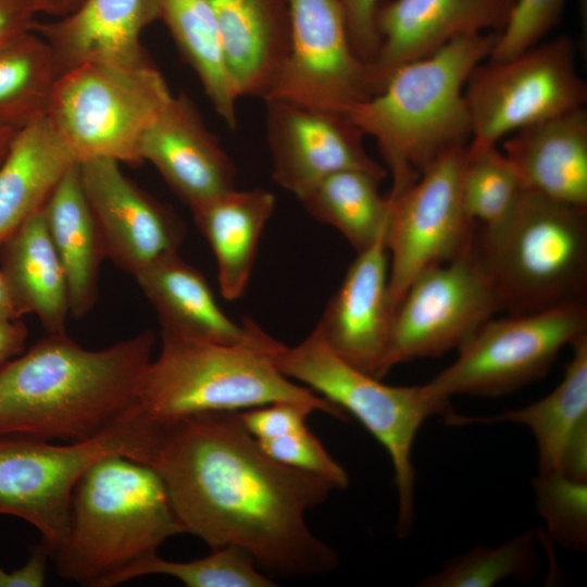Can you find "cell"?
Wrapping results in <instances>:
<instances>
[{
  "label": "cell",
  "mask_w": 587,
  "mask_h": 587,
  "mask_svg": "<svg viewBox=\"0 0 587 587\" xmlns=\"http://www.w3.org/2000/svg\"><path fill=\"white\" fill-rule=\"evenodd\" d=\"M146 464L161 477L184 532L211 549L246 550L261 571L311 577L338 566L307 513L338 489L267 455L239 412L153 421Z\"/></svg>",
  "instance_id": "1"
},
{
  "label": "cell",
  "mask_w": 587,
  "mask_h": 587,
  "mask_svg": "<svg viewBox=\"0 0 587 587\" xmlns=\"http://www.w3.org/2000/svg\"><path fill=\"white\" fill-rule=\"evenodd\" d=\"M155 344L150 329L98 350L48 334L0 366V435L98 437L137 404Z\"/></svg>",
  "instance_id": "2"
},
{
  "label": "cell",
  "mask_w": 587,
  "mask_h": 587,
  "mask_svg": "<svg viewBox=\"0 0 587 587\" xmlns=\"http://www.w3.org/2000/svg\"><path fill=\"white\" fill-rule=\"evenodd\" d=\"M499 33L459 37L398 67L382 90L345 115L376 140L392 177L388 196L412 185L442 153L472 137L464 88L489 57Z\"/></svg>",
  "instance_id": "3"
},
{
  "label": "cell",
  "mask_w": 587,
  "mask_h": 587,
  "mask_svg": "<svg viewBox=\"0 0 587 587\" xmlns=\"http://www.w3.org/2000/svg\"><path fill=\"white\" fill-rule=\"evenodd\" d=\"M184 533L159 474L146 463L112 454L77 482L67 534L50 559L63 579L113 587L122 572Z\"/></svg>",
  "instance_id": "4"
},
{
  "label": "cell",
  "mask_w": 587,
  "mask_h": 587,
  "mask_svg": "<svg viewBox=\"0 0 587 587\" xmlns=\"http://www.w3.org/2000/svg\"><path fill=\"white\" fill-rule=\"evenodd\" d=\"M274 341L265 332L254 342L235 345L161 332V349L142 375L136 407L157 422L276 402L303 403L342 419L339 408L277 369L270 354Z\"/></svg>",
  "instance_id": "5"
},
{
  "label": "cell",
  "mask_w": 587,
  "mask_h": 587,
  "mask_svg": "<svg viewBox=\"0 0 587 587\" xmlns=\"http://www.w3.org/2000/svg\"><path fill=\"white\" fill-rule=\"evenodd\" d=\"M472 253L507 314L586 303L587 209L526 191L512 213L474 235Z\"/></svg>",
  "instance_id": "6"
},
{
  "label": "cell",
  "mask_w": 587,
  "mask_h": 587,
  "mask_svg": "<svg viewBox=\"0 0 587 587\" xmlns=\"http://www.w3.org/2000/svg\"><path fill=\"white\" fill-rule=\"evenodd\" d=\"M270 354L285 376L352 414L385 448L397 488V533L408 535L414 517L413 444L428 417L451 414L449 400L437 397L426 384H384L336 354L315 327L292 347L275 340Z\"/></svg>",
  "instance_id": "7"
},
{
  "label": "cell",
  "mask_w": 587,
  "mask_h": 587,
  "mask_svg": "<svg viewBox=\"0 0 587 587\" xmlns=\"http://www.w3.org/2000/svg\"><path fill=\"white\" fill-rule=\"evenodd\" d=\"M153 422L135 407L96 438L53 444L23 435H0V514L30 524L50 554L70 526L73 492L98 460L120 454L145 463Z\"/></svg>",
  "instance_id": "8"
},
{
  "label": "cell",
  "mask_w": 587,
  "mask_h": 587,
  "mask_svg": "<svg viewBox=\"0 0 587 587\" xmlns=\"http://www.w3.org/2000/svg\"><path fill=\"white\" fill-rule=\"evenodd\" d=\"M152 63L85 64L58 77L47 121L76 163L109 159L141 163L140 141L172 98Z\"/></svg>",
  "instance_id": "9"
},
{
  "label": "cell",
  "mask_w": 587,
  "mask_h": 587,
  "mask_svg": "<svg viewBox=\"0 0 587 587\" xmlns=\"http://www.w3.org/2000/svg\"><path fill=\"white\" fill-rule=\"evenodd\" d=\"M587 332V305L489 319L428 383L437 397L507 395L545 376L565 345Z\"/></svg>",
  "instance_id": "10"
},
{
  "label": "cell",
  "mask_w": 587,
  "mask_h": 587,
  "mask_svg": "<svg viewBox=\"0 0 587 587\" xmlns=\"http://www.w3.org/2000/svg\"><path fill=\"white\" fill-rule=\"evenodd\" d=\"M471 140L497 145L529 125L584 107L587 85L567 37L537 43L507 60L477 64L465 88Z\"/></svg>",
  "instance_id": "11"
},
{
  "label": "cell",
  "mask_w": 587,
  "mask_h": 587,
  "mask_svg": "<svg viewBox=\"0 0 587 587\" xmlns=\"http://www.w3.org/2000/svg\"><path fill=\"white\" fill-rule=\"evenodd\" d=\"M466 148L467 143L446 151L416 182L387 197L390 213L385 241L394 312L421 272L472 249L475 222L465 213L462 200Z\"/></svg>",
  "instance_id": "12"
},
{
  "label": "cell",
  "mask_w": 587,
  "mask_h": 587,
  "mask_svg": "<svg viewBox=\"0 0 587 587\" xmlns=\"http://www.w3.org/2000/svg\"><path fill=\"white\" fill-rule=\"evenodd\" d=\"M497 312L495 295L472 249L424 270L394 312L378 378L401 363L459 349Z\"/></svg>",
  "instance_id": "13"
},
{
  "label": "cell",
  "mask_w": 587,
  "mask_h": 587,
  "mask_svg": "<svg viewBox=\"0 0 587 587\" xmlns=\"http://www.w3.org/2000/svg\"><path fill=\"white\" fill-rule=\"evenodd\" d=\"M287 59L263 100L345 114L373 96L369 64L354 52L338 0H288Z\"/></svg>",
  "instance_id": "14"
},
{
  "label": "cell",
  "mask_w": 587,
  "mask_h": 587,
  "mask_svg": "<svg viewBox=\"0 0 587 587\" xmlns=\"http://www.w3.org/2000/svg\"><path fill=\"white\" fill-rule=\"evenodd\" d=\"M264 101L272 177L296 198L339 171L386 178L387 170L364 147V134L345 114L279 99Z\"/></svg>",
  "instance_id": "15"
},
{
  "label": "cell",
  "mask_w": 587,
  "mask_h": 587,
  "mask_svg": "<svg viewBox=\"0 0 587 587\" xmlns=\"http://www.w3.org/2000/svg\"><path fill=\"white\" fill-rule=\"evenodd\" d=\"M86 199L100 230L105 255L132 276L153 261L178 252L184 222L128 178L109 159L78 163Z\"/></svg>",
  "instance_id": "16"
},
{
  "label": "cell",
  "mask_w": 587,
  "mask_h": 587,
  "mask_svg": "<svg viewBox=\"0 0 587 587\" xmlns=\"http://www.w3.org/2000/svg\"><path fill=\"white\" fill-rule=\"evenodd\" d=\"M514 0H392L375 15L379 40L369 64L373 95L401 65L427 57L450 41L500 33Z\"/></svg>",
  "instance_id": "17"
},
{
  "label": "cell",
  "mask_w": 587,
  "mask_h": 587,
  "mask_svg": "<svg viewBox=\"0 0 587 587\" xmlns=\"http://www.w3.org/2000/svg\"><path fill=\"white\" fill-rule=\"evenodd\" d=\"M139 154L190 211L236 188L232 159L183 92L172 96L147 129Z\"/></svg>",
  "instance_id": "18"
},
{
  "label": "cell",
  "mask_w": 587,
  "mask_h": 587,
  "mask_svg": "<svg viewBox=\"0 0 587 587\" xmlns=\"http://www.w3.org/2000/svg\"><path fill=\"white\" fill-rule=\"evenodd\" d=\"M388 267L384 234L358 253L315 326L336 354L376 378L394 316Z\"/></svg>",
  "instance_id": "19"
},
{
  "label": "cell",
  "mask_w": 587,
  "mask_h": 587,
  "mask_svg": "<svg viewBox=\"0 0 587 587\" xmlns=\"http://www.w3.org/2000/svg\"><path fill=\"white\" fill-rule=\"evenodd\" d=\"M161 18L160 0H83L71 13L34 24L47 42L58 77L85 65L138 67L151 63L140 42Z\"/></svg>",
  "instance_id": "20"
},
{
  "label": "cell",
  "mask_w": 587,
  "mask_h": 587,
  "mask_svg": "<svg viewBox=\"0 0 587 587\" xmlns=\"http://www.w3.org/2000/svg\"><path fill=\"white\" fill-rule=\"evenodd\" d=\"M561 383L546 397L488 417L454 414L451 423L510 422L526 426L536 440L538 474L587 482V332L571 345Z\"/></svg>",
  "instance_id": "21"
},
{
  "label": "cell",
  "mask_w": 587,
  "mask_h": 587,
  "mask_svg": "<svg viewBox=\"0 0 587 587\" xmlns=\"http://www.w3.org/2000/svg\"><path fill=\"white\" fill-rule=\"evenodd\" d=\"M133 277L153 308L161 332L223 345L254 342L264 332L250 319L238 324L227 316L204 275L178 252L153 261Z\"/></svg>",
  "instance_id": "22"
},
{
  "label": "cell",
  "mask_w": 587,
  "mask_h": 587,
  "mask_svg": "<svg viewBox=\"0 0 587 587\" xmlns=\"http://www.w3.org/2000/svg\"><path fill=\"white\" fill-rule=\"evenodd\" d=\"M502 148L526 191L587 209L584 107L509 135Z\"/></svg>",
  "instance_id": "23"
},
{
  "label": "cell",
  "mask_w": 587,
  "mask_h": 587,
  "mask_svg": "<svg viewBox=\"0 0 587 587\" xmlns=\"http://www.w3.org/2000/svg\"><path fill=\"white\" fill-rule=\"evenodd\" d=\"M238 97L272 89L290 43L288 0H209Z\"/></svg>",
  "instance_id": "24"
},
{
  "label": "cell",
  "mask_w": 587,
  "mask_h": 587,
  "mask_svg": "<svg viewBox=\"0 0 587 587\" xmlns=\"http://www.w3.org/2000/svg\"><path fill=\"white\" fill-rule=\"evenodd\" d=\"M0 271L21 316L34 314L48 334H66L71 315L67 282L43 208L0 245Z\"/></svg>",
  "instance_id": "25"
},
{
  "label": "cell",
  "mask_w": 587,
  "mask_h": 587,
  "mask_svg": "<svg viewBox=\"0 0 587 587\" xmlns=\"http://www.w3.org/2000/svg\"><path fill=\"white\" fill-rule=\"evenodd\" d=\"M274 210L271 191L235 188L191 211L215 258L225 299L237 300L246 292L261 236Z\"/></svg>",
  "instance_id": "26"
},
{
  "label": "cell",
  "mask_w": 587,
  "mask_h": 587,
  "mask_svg": "<svg viewBox=\"0 0 587 587\" xmlns=\"http://www.w3.org/2000/svg\"><path fill=\"white\" fill-rule=\"evenodd\" d=\"M47 228L67 282L71 316L93 307L105 255L102 237L82 187L78 163L60 180L43 207Z\"/></svg>",
  "instance_id": "27"
},
{
  "label": "cell",
  "mask_w": 587,
  "mask_h": 587,
  "mask_svg": "<svg viewBox=\"0 0 587 587\" xmlns=\"http://www.w3.org/2000/svg\"><path fill=\"white\" fill-rule=\"evenodd\" d=\"M74 164L46 117L16 132L0 163V245L45 207Z\"/></svg>",
  "instance_id": "28"
},
{
  "label": "cell",
  "mask_w": 587,
  "mask_h": 587,
  "mask_svg": "<svg viewBox=\"0 0 587 587\" xmlns=\"http://www.w3.org/2000/svg\"><path fill=\"white\" fill-rule=\"evenodd\" d=\"M384 179L365 171H339L297 199L312 217L337 229L359 253L386 232L390 202L378 191Z\"/></svg>",
  "instance_id": "29"
},
{
  "label": "cell",
  "mask_w": 587,
  "mask_h": 587,
  "mask_svg": "<svg viewBox=\"0 0 587 587\" xmlns=\"http://www.w3.org/2000/svg\"><path fill=\"white\" fill-rule=\"evenodd\" d=\"M161 21L197 74L214 110L234 129L239 99L226 67L209 0H160Z\"/></svg>",
  "instance_id": "30"
},
{
  "label": "cell",
  "mask_w": 587,
  "mask_h": 587,
  "mask_svg": "<svg viewBox=\"0 0 587 587\" xmlns=\"http://www.w3.org/2000/svg\"><path fill=\"white\" fill-rule=\"evenodd\" d=\"M58 74L36 32L0 47V125L20 130L47 116Z\"/></svg>",
  "instance_id": "31"
},
{
  "label": "cell",
  "mask_w": 587,
  "mask_h": 587,
  "mask_svg": "<svg viewBox=\"0 0 587 587\" xmlns=\"http://www.w3.org/2000/svg\"><path fill=\"white\" fill-rule=\"evenodd\" d=\"M526 190L511 162L497 145L470 140L462 176L465 213L483 226L507 218Z\"/></svg>",
  "instance_id": "32"
},
{
  "label": "cell",
  "mask_w": 587,
  "mask_h": 587,
  "mask_svg": "<svg viewBox=\"0 0 587 587\" xmlns=\"http://www.w3.org/2000/svg\"><path fill=\"white\" fill-rule=\"evenodd\" d=\"M534 530H526L498 546H478L450 559L422 587H490L504 579H530L538 570Z\"/></svg>",
  "instance_id": "33"
},
{
  "label": "cell",
  "mask_w": 587,
  "mask_h": 587,
  "mask_svg": "<svg viewBox=\"0 0 587 587\" xmlns=\"http://www.w3.org/2000/svg\"><path fill=\"white\" fill-rule=\"evenodd\" d=\"M145 575L171 576L188 587L276 586L246 550L235 546L211 549L207 557L187 562L170 561L154 554L122 572L114 586Z\"/></svg>",
  "instance_id": "34"
},
{
  "label": "cell",
  "mask_w": 587,
  "mask_h": 587,
  "mask_svg": "<svg viewBox=\"0 0 587 587\" xmlns=\"http://www.w3.org/2000/svg\"><path fill=\"white\" fill-rule=\"evenodd\" d=\"M532 482L547 534L565 549L583 551L587 545V482L562 474H537Z\"/></svg>",
  "instance_id": "35"
},
{
  "label": "cell",
  "mask_w": 587,
  "mask_h": 587,
  "mask_svg": "<svg viewBox=\"0 0 587 587\" xmlns=\"http://www.w3.org/2000/svg\"><path fill=\"white\" fill-rule=\"evenodd\" d=\"M565 0H514L489 54L507 60L539 43L557 23Z\"/></svg>",
  "instance_id": "36"
},
{
  "label": "cell",
  "mask_w": 587,
  "mask_h": 587,
  "mask_svg": "<svg viewBox=\"0 0 587 587\" xmlns=\"http://www.w3.org/2000/svg\"><path fill=\"white\" fill-rule=\"evenodd\" d=\"M257 441L267 455L284 465L322 476L334 483L338 489H344L349 484L347 471L330 457L308 427Z\"/></svg>",
  "instance_id": "37"
},
{
  "label": "cell",
  "mask_w": 587,
  "mask_h": 587,
  "mask_svg": "<svg viewBox=\"0 0 587 587\" xmlns=\"http://www.w3.org/2000/svg\"><path fill=\"white\" fill-rule=\"evenodd\" d=\"M316 410L297 402H276L240 411L246 429L257 439L280 437L307 428L308 416Z\"/></svg>",
  "instance_id": "38"
},
{
  "label": "cell",
  "mask_w": 587,
  "mask_h": 587,
  "mask_svg": "<svg viewBox=\"0 0 587 587\" xmlns=\"http://www.w3.org/2000/svg\"><path fill=\"white\" fill-rule=\"evenodd\" d=\"M347 24L352 48L357 55L370 64L378 50L375 15L379 0H338Z\"/></svg>",
  "instance_id": "39"
},
{
  "label": "cell",
  "mask_w": 587,
  "mask_h": 587,
  "mask_svg": "<svg viewBox=\"0 0 587 587\" xmlns=\"http://www.w3.org/2000/svg\"><path fill=\"white\" fill-rule=\"evenodd\" d=\"M48 551L39 542L29 549L26 562L13 571L0 566V587H42L47 579Z\"/></svg>",
  "instance_id": "40"
},
{
  "label": "cell",
  "mask_w": 587,
  "mask_h": 587,
  "mask_svg": "<svg viewBox=\"0 0 587 587\" xmlns=\"http://www.w3.org/2000/svg\"><path fill=\"white\" fill-rule=\"evenodd\" d=\"M36 14L32 0H0V47L32 32Z\"/></svg>",
  "instance_id": "41"
},
{
  "label": "cell",
  "mask_w": 587,
  "mask_h": 587,
  "mask_svg": "<svg viewBox=\"0 0 587 587\" xmlns=\"http://www.w3.org/2000/svg\"><path fill=\"white\" fill-rule=\"evenodd\" d=\"M27 336V326L21 319H0V366L24 351Z\"/></svg>",
  "instance_id": "42"
},
{
  "label": "cell",
  "mask_w": 587,
  "mask_h": 587,
  "mask_svg": "<svg viewBox=\"0 0 587 587\" xmlns=\"http://www.w3.org/2000/svg\"><path fill=\"white\" fill-rule=\"evenodd\" d=\"M83 0H32L38 13L61 17L71 13Z\"/></svg>",
  "instance_id": "43"
},
{
  "label": "cell",
  "mask_w": 587,
  "mask_h": 587,
  "mask_svg": "<svg viewBox=\"0 0 587 587\" xmlns=\"http://www.w3.org/2000/svg\"><path fill=\"white\" fill-rule=\"evenodd\" d=\"M21 317L0 271V319L16 320Z\"/></svg>",
  "instance_id": "44"
},
{
  "label": "cell",
  "mask_w": 587,
  "mask_h": 587,
  "mask_svg": "<svg viewBox=\"0 0 587 587\" xmlns=\"http://www.w3.org/2000/svg\"><path fill=\"white\" fill-rule=\"evenodd\" d=\"M16 129L0 125V163L4 158L12 139L16 134Z\"/></svg>",
  "instance_id": "45"
}]
</instances>
